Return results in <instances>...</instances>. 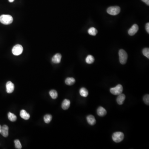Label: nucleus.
I'll use <instances>...</instances> for the list:
<instances>
[{"mask_svg":"<svg viewBox=\"0 0 149 149\" xmlns=\"http://www.w3.org/2000/svg\"><path fill=\"white\" fill-rule=\"evenodd\" d=\"M124 137V134L122 132H115L112 135L113 140L115 143H119L121 142Z\"/></svg>","mask_w":149,"mask_h":149,"instance_id":"nucleus-3","label":"nucleus"},{"mask_svg":"<svg viewBox=\"0 0 149 149\" xmlns=\"http://www.w3.org/2000/svg\"><path fill=\"white\" fill-rule=\"evenodd\" d=\"M13 17L9 15H3L0 16V22L4 25L11 24L13 22Z\"/></svg>","mask_w":149,"mask_h":149,"instance_id":"nucleus-1","label":"nucleus"},{"mask_svg":"<svg viewBox=\"0 0 149 149\" xmlns=\"http://www.w3.org/2000/svg\"><path fill=\"white\" fill-rule=\"evenodd\" d=\"M52 117L51 115L46 114L44 117V121L46 123H49L52 120Z\"/></svg>","mask_w":149,"mask_h":149,"instance_id":"nucleus-22","label":"nucleus"},{"mask_svg":"<svg viewBox=\"0 0 149 149\" xmlns=\"http://www.w3.org/2000/svg\"><path fill=\"white\" fill-rule=\"evenodd\" d=\"M123 87L120 84H119L115 88H111L110 89V92L115 95H119L123 92Z\"/></svg>","mask_w":149,"mask_h":149,"instance_id":"nucleus-4","label":"nucleus"},{"mask_svg":"<svg viewBox=\"0 0 149 149\" xmlns=\"http://www.w3.org/2000/svg\"><path fill=\"white\" fill-rule=\"evenodd\" d=\"M126 99V96L125 94H120L118 95L117 98V103L119 105L123 104L125 100Z\"/></svg>","mask_w":149,"mask_h":149,"instance_id":"nucleus-12","label":"nucleus"},{"mask_svg":"<svg viewBox=\"0 0 149 149\" xmlns=\"http://www.w3.org/2000/svg\"><path fill=\"white\" fill-rule=\"evenodd\" d=\"M61 57V55L60 54H56L52 58V61L53 63H56V64L59 63L60 62Z\"/></svg>","mask_w":149,"mask_h":149,"instance_id":"nucleus-9","label":"nucleus"},{"mask_svg":"<svg viewBox=\"0 0 149 149\" xmlns=\"http://www.w3.org/2000/svg\"><path fill=\"white\" fill-rule=\"evenodd\" d=\"M20 116L23 119L27 120L30 118V115L25 110H22L20 112Z\"/></svg>","mask_w":149,"mask_h":149,"instance_id":"nucleus-14","label":"nucleus"},{"mask_svg":"<svg viewBox=\"0 0 149 149\" xmlns=\"http://www.w3.org/2000/svg\"><path fill=\"white\" fill-rule=\"evenodd\" d=\"M23 50L22 46L21 45H16L12 49V53L15 56H19L22 54Z\"/></svg>","mask_w":149,"mask_h":149,"instance_id":"nucleus-6","label":"nucleus"},{"mask_svg":"<svg viewBox=\"0 0 149 149\" xmlns=\"http://www.w3.org/2000/svg\"><path fill=\"white\" fill-rule=\"evenodd\" d=\"M97 113L100 117H104L106 114L107 112L104 108L102 106H100L97 109Z\"/></svg>","mask_w":149,"mask_h":149,"instance_id":"nucleus-13","label":"nucleus"},{"mask_svg":"<svg viewBox=\"0 0 149 149\" xmlns=\"http://www.w3.org/2000/svg\"><path fill=\"white\" fill-rule=\"evenodd\" d=\"M143 54L144 56H146L148 59L149 58V49L148 48H146L143 49Z\"/></svg>","mask_w":149,"mask_h":149,"instance_id":"nucleus-24","label":"nucleus"},{"mask_svg":"<svg viewBox=\"0 0 149 149\" xmlns=\"http://www.w3.org/2000/svg\"><path fill=\"white\" fill-rule=\"evenodd\" d=\"M143 101L146 104H149V94H146L143 97Z\"/></svg>","mask_w":149,"mask_h":149,"instance_id":"nucleus-25","label":"nucleus"},{"mask_svg":"<svg viewBox=\"0 0 149 149\" xmlns=\"http://www.w3.org/2000/svg\"><path fill=\"white\" fill-rule=\"evenodd\" d=\"M16 149H22V146L21 145V143L19 140H15L14 141Z\"/></svg>","mask_w":149,"mask_h":149,"instance_id":"nucleus-23","label":"nucleus"},{"mask_svg":"<svg viewBox=\"0 0 149 149\" xmlns=\"http://www.w3.org/2000/svg\"><path fill=\"white\" fill-rule=\"evenodd\" d=\"M80 95L82 97H86L88 95V91L85 88H82L80 89Z\"/></svg>","mask_w":149,"mask_h":149,"instance_id":"nucleus-16","label":"nucleus"},{"mask_svg":"<svg viewBox=\"0 0 149 149\" xmlns=\"http://www.w3.org/2000/svg\"><path fill=\"white\" fill-rule=\"evenodd\" d=\"M75 80L73 77H68L65 80V84L67 85H72L74 84Z\"/></svg>","mask_w":149,"mask_h":149,"instance_id":"nucleus-17","label":"nucleus"},{"mask_svg":"<svg viewBox=\"0 0 149 149\" xmlns=\"http://www.w3.org/2000/svg\"><path fill=\"white\" fill-rule=\"evenodd\" d=\"M85 61H86V62L88 64H92V63H94V58L92 55H88L86 58Z\"/></svg>","mask_w":149,"mask_h":149,"instance_id":"nucleus-19","label":"nucleus"},{"mask_svg":"<svg viewBox=\"0 0 149 149\" xmlns=\"http://www.w3.org/2000/svg\"><path fill=\"white\" fill-rule=\"evenodd\" d=\"M1 128L2 126L0 125V134L1 133Z\"/></svg>","mask_w":149,"mask_h":149,"instance_id":"nucleus-29","label":"nucleus"},{"mask_svg":"<svg viewBox=\"0 0 149 149\" xmlns=\"http://www.w3.org/2000/svg\"><path fill=\"white\" fill-rule=\"evenodd\" d=\"M8 118L10 121L12 122L15 121L17 120V117L14 114L12 113L9 112L8 114Z\"/></svg>","mask_w":149,"mask_h":149,"instance_id":"nucleus-18","label":"nucleus"},{"mask_svg":"<svg viewBox=\"0 0 149 149\" xmlns=\"http://www.w3.org/2000/svg\"><path fill=\"white\" fill-rule=\"evenodd\" d=\"M145 29L148 33H149V23L148 22L145 26Z\"/></svg>","mask_w":149,"mask_h":149,"instance_id":"nucleus-26","label":"nucleus"},{"mask_svg":"<svg viewBox=\"0 0 149 149\" xmlns=\"http://www.w3.org/2000/svg\"><path fill=\"white\" fill-rule=\"evenodd\" d=\"M49 94L50 96L53 99H56L57 98L58 93L56 90H51L49 92Z\"/></svg>","mask_w":149,"mask_h":149,"instance_id":"nucleus-21","label":"nucleus"},{"mask_svg":"<svg viewBox=\"0 0 149 149\" xmlns=\"http://www.w3.org/2000/svg\"><path fill=\"white\" fill-rule=\"evenodd\" d=\"M71 104V102L69 100L67 99H64L62 103V108L63 110H67L69 108Z\"/></svg>","mask_w":149,"mask_h":149,"instance_id":"nucleus-11","label":"nucleus"},{"mask_svg":"<svg viewBox=\"0 0 149 149\" xmlns=\"http://www.w3.org/2000/svg\"><path fill=\"white\" fill-rule=\"evenodd\" d=\"M120 11V8L119 7L117 6H111L108 8L107 9V13L112 15H116L118 14H119Z\"/></svg>","mask_w":149,"mask_h":149,"instance_id":"nucleus-5","label":"nucleus"},{"mask_svg":"<svg viewBox=\"0 0 149 149\" xmlns=\"http://www.w3.org/2000/svg\"><path fill=\"white\" fill-rule=\"evenodd\" d=\"M6 88L7 92L9 94H11L14 90V85L11 81H8L6 84Z\"/></svg>","mask_w":149,"mask_h":149,"instance_id":"nucleus-7","label":"nucleus"},{"mask_svg":"<svg viewBox=\"0 0 149 149\" xmlns=\"http://www.w3.org/2000/svg\"><path fill=\"white\" fill-rule=\"evenodd\" d=\"M88 32L91 35L95 36L97 33V30L95 28L92 27L88 30Z\"/></svg>","mask_w":149,"mask_h":149,"instance_id":"nucleus-20","label":"nucleus"},{"mask_svg":"<svg viewBox=\"0 0 149 149\" xmlns=\"http://www.w3.org/2000/svg\"><path fill=\"white\" fill-rule=\"evenodd\" d=\"M143 2L145 3L147 5H149V0H142Z\"/></svg>","mask_w":149,"mask_h":149,"instance_id":"nucleus-27","label":"nucleus"},{"mask_svg":"<svg viewBox=\"0 0 149 149\" xmlns=\"http://www.w3.org/2000/svg\"><path fill=\"white\" fill-rule=\"evenodd\" d=\"M119 61L122 64H126L128 59V54L124 50L120 49L119 52Z\"/></svg>","mask_w":149,"mask_h":149,"instance_id":"nucleus-2","label":"nucleus"},{"mask_svg":"<svg viewBox=\"0 0 149 149\" xmlns=\"http://www.w3.org/2000/svg\"><path fill=\"white\" fill-rule=\"evenodd\" d=\"M8 130L9 128L7 125H3L2 127L1 131L0 134L3 135L4 137H6L8 136Z\"/></svg>","mask_w":149,"mask_h":149,"instance_id":"nucleus-10","label":"nucleus"},{"mask_svg":"<svg viewBox=\"0 0 149 149\" xmlns=\"http://www.w3.org/2000/svg\"><path fill=\"white\" fill-rule=\"evenodd\" d=\"M8 1H9L10 2H11V3H12V2H13L14 1V0H8Z\"/></svg>","mask_w":149,"mask_h":149,"instance_id":"nucleus-28","label":"nucleus"},{"mask_svg":"<svg viewBox=\"0 0 149 149\" xmlns=\"http://www.w3.org/2000/svg\"><path fill=\"white\" fill-rule=\"evenodd\" d=\"M87 120L88 123L90 125L93 126L96 123V119L92 115H89L87 117Z\"/></svg>","mask_w":149,"mask_h":149,"instance_id":"nucleus-15","label":"nucleus"},{"mask_svg":"<svg viewBox=\"0 0 149 149\" xmlns=\"http://www.w3.org/2000/svg\"><path fill=\"white\" fill-rule=\"evenodd\" d=\"M138 25L136 24H134L128 30V34H129L130 36H133L135 35L138 31Z\"/></svg>","mask_w":149,"mask_h":149,"instance_id":"nucleus-8","label":"nucleus"}]
</instances>
